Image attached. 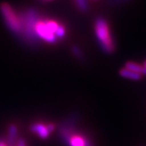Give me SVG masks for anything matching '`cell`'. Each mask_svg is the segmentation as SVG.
I'll return each instance as SVG.
<instances>
[{"mask_svg":"<svg viewBox=\"0 0 146 146\" xmlns=\"http://www.w3.org/2000/svg\"><path fill=\"white\" fill-rule=\"evenodd\" d=\"M95 33L103 50L107 53H112L115 50V44L111 36L107 22L104 19H98L95 22Z\"/></svg>","mask_w":146,"mask_h":146,"instance_id":"obj_1","label":"cell"},{"mask_svg":"<svg viewBox=\"0 0 146 146\" xmlns=\"http://www.w3.org/2000/svg\"><path fill=\"white\" fill-rule=\"evenodd\" d=\"M0 11L7 26L10 28L11 31L15 32L16 33H20L23 31L22 21L11 5L7 3H2L0 6Z\"/></svg>","mask_w":146,"mask_h":146,"instance_id":"obj_2","label":"cell"},{"mask_svg":"<svg viewBox=\"0 0 146 146\" xmlns=\"http://www.w3.org/2000/svg\"><path fill=\"white\" fill-rule=\"evenodd\" d=\"M33 31L40 38L45 40L47 42L54 43L57 40L56 36L47 29L45 24V21H42V20L36 21L34 25Z\"/></svg>","mask_w":146,"mask_h":146,"instance_id":"obj_3","label":"cell"},{"mask_svg":"<svg viewBox=\"0 0 146 146\" xmlns=\"http://www.w3.org/2000/svg\"><path fill=\"white\" fill-rule=\"evenodd\" d=\"M31 131L36 133L42 139H46L50 133L47 129L46 125L43 123H33L31 126Z\"/></svg>","mask_w":146,"mask_h":146,"instance_id":"obj_4","label":"cell"},{"mask_svg":"<svg viewBox=\"0 0 146 146\" xmlns=\"http://www.w3.org/2000/svg\"><path fill=\"white\" fill-rule=\"evenodd\" d=\"M68 141L71 146H93L84 136L79 135H71Z\"/></svg>","mask_w":146,"mask_h":146,"instance_id":"obj_5","label":"cell"},{"mask_svg":"<svg viewBox=\"0 0 146 146\" xmlns=\"http://www.w3.org/2000/svg\"><path fill=\"white\" fill-rule=\"evenodd\" d=\"M119 75L122 77H123V78L129 79V80H140L142 78V76H141V74L131 72V71L125 68H122L120 70Z\"/></svg>","mask_w":146,"mask_h":146,"instance_id":"obj_6","label":"cell"},{"mask_svg":"<svg viewBox=\"0 0 146 146\" xmlns=\"http://www.w3.org/2000/svg\"><path fill=\"white\" fill-rule=\"evenodd\" d=\"M143 68H144V66H141V64L136 63L135 62H127L125 64V68L130 70L131 72H134L138 73V74H141V75L142 74Z\"/></svg>","mask_w":146,"mask_h":146,"instance_id":"obj_7","label":"cell"},{"mask_svg":"<svg viewBox=\"0 0 146 146\" xmlns=\"http://www.w3.org/2000/svg\"><path fill=\"white\" fill-rule=\"evenodd\" d=\"M45 24H46V26L47 27V29L55 35V32H56L58 27L59 25V24L57 21H53V20H47V21H45Z\"/></svg>","mask_w":146,"mask_h":146,"instance_id":"obj_8","label":"cell"},{"mask_svg":"<svg viewBox=\"0 0 146 146\" xmlns=\"http://www.w3.org/2000/svg\"><path fill=\"white\" fill-rule=\"evenodd\" d=\"M17 135V128L15 125H11L8 130V139L7 141L9 142V144H12V142L14 141L15 138Z\"/></svg>","mask_w":146,"mask_h":146,"instance_id":"obj_9","label":"cell"},{"mask_svg":"<svg viewBox=\"0 0 146 146\" xmlns=\"http://www.w3.org/2000/svg\"><path fill=\"white\" fill-rule=\"evenodd\" d=\"M65 33H66V30H65L64 26L59 25L58 27L57 30L55 32V36H56V37H60V38H62V37H63L64 35H65Z\"/></svg>","mask_w":146,"mask_h":146,"instance_id":"obj_10","label":"cell"},{"mask_svg":"<svg viewBox=\"0 0 146 146\" xmlns=\"http://www.w3.org/2000/svg\"><path fill=\"white\" fill-rule=\"evenodd\" d=\"M77 6L79 7L80 9L82 11H86L88 8V5H87V2L86 0H76Z\"/></svg>","mask_w":146,"mask_h":146,"instance_id":"obj_11","label":"cell"},{"mask_svg":"<svg viewBox=\"0 0 146 146\" xmlns=\"http://www.w3.org/2000/svg\"><path fill=\"white\" fill-rule=\"evenodd\" d=\"M72 50L73 52L75 54H76V56H78L79 58L81 57V53L80 51V50H79L78 48H76V47H73L72 48Z\"/></svg>","mask_w":146,"mask_h":146,"instance_id":"obj_12","label":"cell"},{"mask_svg":"<svg viewBox=\"0 0 146 146\" xmlns=\"http://www.w3.org/2000/svg\"><path fill=\"white\" fill-rule=\"evenodd\" d=\"M18 146H25V141L24 139H21L18 143Z\"/></svg>","mask_w":146,"mask_h":146,"instance_id":"obj_13","label":"cell"},{"mask_svg":"<svg viewBox=\"0 0 146 146\" xmlns=\"http://www.w3.org/2000/svg\"><path fill=\"white\" fill-rule=\"evenodd\" d=\"M141 75H145L146 76V67L144 66V68H143V71H142V74Z\"/></svg>","mask_w":146,"mask_h":146,"instance_id":"obj_14","label":"cell"},{"mask_svg":"<svg viewBox=\"0 0 146 146\" xmlns=\"http://www.w3.org/2000/svg\"><path fill=\"white\" fill-rule=\"evenodd\" d=\"M144 66H145V67H146V61L145 62V65H144Z\"/></svg>","mask_w":146,"mask_h":146,"instance_id":"obj_15","label":"cell"}]
</instances>
